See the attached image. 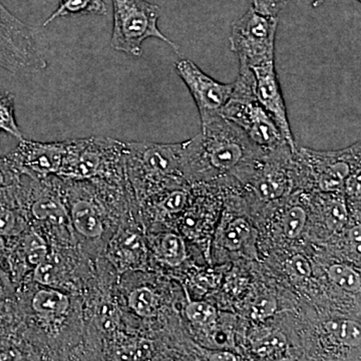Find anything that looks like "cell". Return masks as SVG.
I'll return each instance as SVG.
<instances>
[{"label": "cell", "instance_id": "cell-1", "mask_svg": "<svg viewBox=\"0 0 361 361\" xmlns=\"http://www.w3.org/2000/svg\"><path fill=\"white\" fill-rule=\"evenodd\" d=\"M201 134L185 142V179L203 180L234 176L249 182L266 152L221 114L201 120Z\"/></svg>", "mask_w": 361, "mask_h": 361}, {"label": "cell", "instance_id": "cell-2", "mask_svg": "<svg viewBox=\"0 0 361 361\" xmlns=\"http://www.w3.org/2000/svg\"><path fill=\"white\" fill-rule=\"evenodd\" d=\"M127 188L103 180H63L75 247L87 257L104 256L109 241L125 218Z\"/></svg>", "mask_w": 361, "mask_h": 361}, {"label": "cell", "instance_id": "cell-3", "mask_svg": "<svg viewBox=\"0 0 361 361\" xmlns=\"http://www.w3.org/2000/svg\"><path fill=\"white\" fill-rule=\"evenodd\" d=\"M185 142H125V166L128 183L137 193L171 189L186 182L184 167Z\"/></svg>", "mask_w": 361, "mask_h": 361}, {"label": "cell", "instance_id": "cell-4", "mask_svg": "<svg viewBox=\"0 0 361 361\" xmlns=\"http://www.w3.org/2000/svg\"><path fill=\"white\" fill-rule=\"evenodd\" d=\"M56 177L129 186L126 175L125 142L102 137L68 140L65 161Z\"/></svg>", "mask_w": 361, "mask_h": 361}, {"label": "cell", "instance_id": "cell-5", "mask_svg": "<svg viewBox=\"0 0 361 361\" xmlns=\"http://www.w3.org/2000/svg\"><path fill=\"white\" fill-rule=\"evenodd\" d=\"M220 114L243 130L250 141L266 153L289 146L274 118L256 99L253 75L246 66H240L231 97Z\"/></svg>", "mask_w": 361, "mask_h": 361}, {"label": "cell", "instance_id": "cell-6", "mask_svg": "<svg viewBox=\"0 0 361 361\" xmlns=\"http://www.w3.org/2000/svg\"><path fill=\"white\" fill-rule=\"evenodd\" d=\"M114 25L111 47L128 56L140 58L145 40L155 37L179 51L180 47L159 30L160 6L147 0H111Z\"/></svg>", "mask_w": 361, "mask_h": 361}, {"label": "cell", "instance_id": "cell-7", "mask_svg": "<svg viewBox=\"0 0 361 361\" xmlns=\"http://www.w3.org/2000/svg\"><path fill=\"white\" fill-rule=\"evenodd\" d=\"M277 26L278 18L262 16L252 7L233 23L230 45L240 66L250 68L275 63Z\"/></svg>", "mask_w": 361, "mask_h": 361}, {"label": "cell", "instance_id": "cell-8", "mask_svg": "<svg viewBox=\"0 0 361 361\" xmlns=\"http://www.w3.org/2000/svg\"><path fill=\"white\" fill-rule=\"evenodd\" d=\"M0 66L13 73L47 68L35 32L0 1Z\"/></svg>", "mask_w": 361, "mask_h": 361}, {"label": "cell", "instance_id": "cell-9", "mask_svg": "<svg viewBox=\"0 0 361 361\" xmlns=\"http://www.w3.org/2000/svg\"><path fill=\"white\" fill-rule=\"evenodd\" d=\"M297 166L325 193L343 189L351 173L360 169V142L338 152H316L301 148L294 154Z\"/></svg>", "mask_w": 361, "mask_h": 361}, {"label": "cell", "instance_id": "cell-10", "mask_svg": "<svg viewBox=\"0 0 361 361\" xmlns=\"http://www.w3.org/2000/svg\"><path fill=\"white\" fill-rule=\"evenodd\" d=\"M16 291L18 310L35 318L44 329L56 330L59 324L68 322L75 312V303L70 292L28 282L18 285Z\"/></svg>", "mask_w": 361, "mask_h": 361}, {"label": "cell", "instance_id": "cell-11", "mask_svg": "<svg viewBox=\"0 0 361 361\" xmlns=\"http://www.w3.org/2000/svg\"><path fill=\"white\" fill-rule=\"evenodd\" d=\"M68 152V141L40 142L21 139L6 157L20 176L30 179H45L58 176Z\"/></svg>", "mask_w": 361, "mask_h": 361}, {"label": "cell", "instance_id": "cell-12", "mask_svg": "<svg viewBox=\"0 0 361 361\" xmlns=\"http://www.w3.org/2000/svg\"><path fill=\"white\" fill-rule=\"evenodd\" d=\"M175 68L178 75L191 92L201 120L220 115L223 106L231 97L234 82L223 84L214 80L190 59L177 61Z\"/></svg>", "mask_w": 361, "mask_h": 361}, {"label": "cell", "instance_id": "cell-13", "mask_svg": "<svg viewBox=\"0 0 361 361\" xmlns=\"http://www.w3.org/2000/svg\"><path fill=\"white\" fill-rule=\"evenodd\" d=\"M249 70L253 75V92L256 99L274 118L275 123L283 134L292 152L295 154L297 151L295 142L289 125L286 106H285L283 94L278 80L275 63L255 66Z\"/></svg>", "mask_w": 361, "mask_h": 361}, {"label": "cell", "instance_id": "cell-14", "mask_svg": "<svg viewBox=\"0 0 361 361\" xmlns=\"http://www.w3.org/2000/svg\"><path fill=\"white\" fill-rule=\"evenodd\" d=\"M142 248L139 234L133 229L132 225L128 224L125 216L109 241L104 255L114 270L125 272L137 267Z\"/></svg>", "mask_w": 361, "mask_h": 361}, {"label": "cell", "instance_id": "cell-15", "mask_svg": "<svg viewBox=\"0 0 361 361\" xmlns=\"http://www.w3.org/2000/svg\"><path fill=\"white\" fill-rule=\"evenodd\" d=\"M108 7L104 0H59L58 8L44 21L47 27L52 21L73 16H106Z\"/></svg>", "mask_w": 361, "mask_h": 361}, {"label": "cell", "instance_id": "cell-16", "mask_svg": "<svg viewBox=\"0 0 361 361\" xmlns=\"http://www.w3.org/2000/svg\"><path fill=\"white\" fill-rule=\"evenodd\" d=\"M324 330L330 339L349 348H360V322L350 319L330 320L324 324Z\"/></svg>", "mask_w": 361, "mask_h": 361}, {"label": "cell", "instance_id": "cell-17", "mask_svg": "<svg viewBox=\"0 0 361 361\" xmlns=\"http://www.w3.org/2000/svg\"><path fill=\"white\" fill-rule=\"evenodd\" d=\"M127 307L139 317H153L159 306V298L148 286L135 287L125 296Z\"/></svg>", "mask_w": 361, "mask_h": 361}, {"label": "cell", "instance_id": "cell-18", "mask_svg": "<svg viewBox=\"0 0 361 361\" xmlns=\"http://www.w3.org/2000/svg\"><path fill=\"white\" fill-rule=\"evenodd\" d=\"M155 252L159 260L170 267H177L186 259L184 240L175 233H166L161 236Z\"/></svg>", "mask_w": 361, "mask_h": 361}, {"label": "cell", "instance_id": "cell-19", "mask_svg": "<svg viewBox=\"0 0 361 361\" xmlns=\"http://www.w3.org/2000/svg\"><path fill=\"white\" fill-rule=\"evenodd\" d=\"M23 176L16 172L8 160L0 157V200L18 203V189Z\"/></svg>", "mask_w": 361, "mask_h": 361}, {"label": "cell", "instance_id": "cell-20", "mask_svg": "<svg viewBox=\"0 0 361 361\" xmlns=\"http://www.w3.org/2000/svg\"><path fill=\"white\" fill-rule=\"evenodd\" d=\"M0 132L7 133L16 139H23L16 123V97L9 92H0Z\"/></svg>", "mask_w": 361, "mask_h": 361}, {"label": "cell", "instance_id": "cell-21", "mask_svg": "<svg viewBox=\"0 0 361 361\" xmlns=\"http://www.w3.org/2000/svg\"><path fill=\"white\" fill-rule=\"evenodd\" d=\"M329 279L346 292L360 293L361 288V278L357 271L353 269L348 265L334 264L327 270Z\"/></svg>", "mask_w": 361, "mask_h": 361}, {"label": "cell", "instance_id": "cell-22", "mask_svg": "<svg viewBox=\"0 0 361 361\" xmlns=\"http://www.w3.org/2000/svg\"><path fill=\"white\" fill-rule=\"evenodd\" d=\"M250 233L251 228L246 220L232 221L223 233V245L230 251L239 250L245 244Z\"/></svg>", "mask_w": 361, "mask_h": 361}, {"label": "cell", "instance_id": "cell-23", "mask_svg": "<svg viewBox=\"0 0 361 361\" xmlns=\"http://www.w3.org/2000/svg\"><path fill=\"white\" fill-rule=\"evenodd\" d=\"M307 223V213L300 206H294L285 212L282 218V229L287 239H296L300 236Z\"/></svg>", "mask_w": 361, "mask_h": 361}, {"label": "cell", "instance_id": "cell-24", "mask_svg": "<svg viewBox=\"0 0 361 361\" xmlns=\"http://www.w3.org/2000/svg\"><path fill=\"white\" fill-rule=\"evenodd\" d=\"M16 308V287L0 266V318L11 314Z\"/></svg>", "mask_w": 361, "mask_h": 361}, {"label": "cell", "instance_id": "cell-25", "mask_svg": "<svg viewBox=\"0 0 361 361\" xmlns=\"http://www.w3.org/2000/svg\"><path fill=\"white\" fill-rule=\"evenodd\" d=\"M185 313L190 322L199 325H210L217 318V310L203 301H192L187 304Z\"/></svg>", "mask_w": 361, "mask_h": 361}, {"label": "cell", "instance_id": "cell-26", "mask_svg": "<svg viewBox=\"0 0 361 361\" xmlns=\"http://www.w3.org/2000/svg\"><path fill=\"white\" fill-rule=\"evenodd\" d=\"M165 194V197L160 202V208L163 212L167 214L180 213L186 206L188 195L184 190L175 189Z\"/></svg>", "mask_w": 361, "mask_h": 361}, {"label": "cell", "instance_id": "cell-27", "mask_svg": "<svg viewBox=\"0 0 361 361\" xmlns=\"http://www.w3.org/2000/svg\"><path fill=\"white\" fill-rule=\"evenodd\" d=\"M346 207L341 201H334L325 211V221L331 230H341L348 222Z\"/></svg>", "mask_w": 361, "mask_h": 361}, {"label": "cell", "instance_id": "cell-28", "mask_svg": "<svg viewBox=\"0 0 361 361\" xmlns=\"http://www.w3.org/2000/svg\"><path fill=\"white\" fill-rule=\"evenodd\" d=\"M252 8L256 13L265 16L278 18V14L288 4L290 0H250Z\"/></svg>", "mask_w": 361, "mask_h": 361}, {"label": "cell", "instance_id": "cell-29", "mask_svg": "<svg viewBox=\"0 0 361 361\" xmlns=\"http://www.w3.org/2000/svg\"><path fill=\"white\" fill-rule=\"evenodd\" d=\"M285 345V338L281 334H271L259 342L256 351L260 355H271L281 350Z\"/></svg>", "mask_w": 361, "mask_h": 361}, {"label": "cell", "instance_id": "cell-30", "mask_svg": "<svg viewBox=\"0 0 361 361\" xmlns=\"http://www.w3.org/2000/svg\"><path fill=\"white\" fill-rule=\"evenodd\" d=\"M343 189H345L346 193L351 197L360 199V169H357L355 172L351 173L350 176L346 179Z\"/></svg>", "mask_w": 361, "mask_h": 361}, {"label": "cell", "instance_id": "cell-31", "mask_svg": "<svg viewBox=\"0 0 361 361\" xmlns=\"http://www.w3.org/2000/svg\"><path fill=\"white\" fill-rule=\"evenodd\" d=\"M290 268L299 277H310L311 267L308 261L303 256L296 255L290 260Z\"/></svg>", "mask_w": 361, "mask_h": 361}, {"label": "cell", "instance_id": "cell-32", "mask_svg": "<svg viewBox=\"0 0 361 361\" xmlns=\"http://www.w3.org/2000/svg\"><path fill=\"white\" fill-rule=\"evenodd\" d=\"M349 237H350L351 242H353V245L355 246L356 251L360 252V226H355V228L351 229L350 233H349Z\"/></svg>", "mask_w": 361, "mask_h": 361}, {"label": "cell", "instance_id": "cell-33", "mask_svg": "<svg viewBox=\"0 0 361 361\" xmlns=\"http://www.w3.org/2000/svg\"><path fill=\"white\" fill-rule=\"evenodd\" d=\"M325 1H326V0H313L312 7H314V8H317V7L322 6ZM357 1L360 2L361 0H357Z\"/></svg>", "mask_w": 361, "mask_h": 361}, {"label": "cell", "instance_id": "cell-34", "mask_svg": "<svg viewBox=\"0 0 361 361\" xmlns=\"http://www.w3.org/2000/svg\"><path fill=\"white\" fill-rule=\"evenodd\" d=\"M0 133H1V132H0Z\"/></svg>", "mask_w": 361, "mask_h": 361}]
</instances>
